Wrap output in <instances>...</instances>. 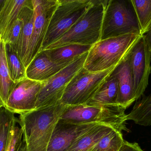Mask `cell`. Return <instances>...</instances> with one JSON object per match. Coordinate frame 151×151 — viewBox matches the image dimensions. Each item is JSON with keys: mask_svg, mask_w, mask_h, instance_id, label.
Instances as JSON below:
<instances>
[{"mask_svg": "<svg viewBox=\"0 0 151 151\" xmlns=\"http://www.w3.org/2000/svg\"><path fill=\"white\" fill-rule=\"evenodd\" d=\"M66 105L60 102L19 116L27 151H47L54 129Z\"/></svg>", "mask_w": 151, "mask_h": 151, "instance_id": "6da1fadb", "label": "cell"}, {"mask_svg": "<svg viewBox=\"0 0 151 151\" xmlns=\"http://www.w3.org/2000/svg\"><path fill=\"white\" fill-rule=\"evenodd\" d=\"M142 35L133 34L100 40L88 51L83 68L95 73L116 67Z\"/></svg>", "mask_w": 151, "mask_h": 151, "instance_id": "7a4b0ae2", "label": "cell"}, {"mask_svg": "<svg viewBox=\"0 0 151 151\" xmlns=\"http://www.w3.org/2000/svg\"><path fill=\"white\" fill-rule=\"evenodd\" d=\"M119 105L66 106L60 120L73 124H96L111 128L122 133L129 132L127 127V114Z\"/></svg>", "mask_w": 151, "mask_h": 151, "instance_id": "3957f363", "label": "cell"}, {"mask_svg": "<svg viewBox=\"0 0 151 151\" xmlns=\"http://www.w3.org/2000/svg\"><path fill=\"white\" fill-rule=\"evenodd\" d=\"M107 0L93 1L87 11L59 40L45 50L70 44L93 45L100 40L105 8Z\"/></svg>", "mask_w": 151, "mask_h": 151, "instance_id": "277c9868", "label": "cell"}, {"mask_svg": "<svg viewBox=\"0 0 151 151\" xmlns=\"http://www.w3.org/2000/svg\"><path fill=\"white\" fill-rule=\"evenodd\" d=\"M133 34L141 35L132 1L107 0L100 40Z\"/></svg>", "mask_w": 151, "mask_h": 151, "instance_id": "5b68a950", "label": "cell"}, {"mask_svg": "<svg viewBox=\"0 0 151 151\" xmlns=\"http://www.w3.org/2000/svg\"><path fill=\"white\" fill-rule=\"evenodd\" d=\"M92 1L93 0H58L41 51L62 38L87 11Z\"/></svg>", "mask_w": 151, "mask_h": 151, "instance_id": "8992f818", "label": "cell"}, {"mask_svg": "<svg viewBox=\"0 0 151 151\" xmlns=\"http://www.w3.org/2000/svg\"><path fill=\"white\" fill-rule=\"evenodd\" d=\"M115 68L93 73L83 67L68 83L61 103L66 106L85 104Z\"/></svg>", "mask_w": 151, "mask_h": 151, "instance_id": "52a82bcc", "label": "cell"}, {"mask_svg": "<svg viewBox=\"0 0 151 151\" xmlns=\"http://www.w3.org/2000/svg\"><path fill=\"white\" fill-rule=\"evenodd\" d=\"M88 53L83 54L53 77L42 82L35 110L52 106L61 102L68 83L83 67Z\"/></svg>", "mask_w": 151, "mask_h": 151, "instance_id": "ba28073f", "label": "cell"}, {"mask_svg": "<svg viewBox=\"0 0 151 151\" xmlns=\"http://www.w3.org/2000/svg\"><path fill=\"white\" fill-rule=\"evenodd\" d=\"M34 11L32 34L24 66L27 68L41 51L50 21L58 4V0H32Z\"/></svg>", "mask_w": 151, "mask_h": 151, "instance_id": "9c48e42d", "label": "cell"}, {"mask_svg": "<svg viewBox=\"0 0 151 151\" xmlns=\"http://www.w3.org/2000/svg\"><path fill=\"white\" fill-rule=\"evenodd\" d=\"M136 100L143 95L151 71V51L142 35L129 54Z\"/></svg>", "mask_w": 151, "mask_h": 151, "instance_id": "30bf717a", "label": "cell"}, {"mask_svg": "<svg viewBox=\"0 0 151 151\" xmlns=\"http://www.w3.org/2000/svg\"><path fill=\"white\" fill-rule=\"evenodd\" d=\"M42 82L27 77L15 83L4 108L13 114H24L35 110Z\"/></svg>", "mask_w": 151, "mask_h": 151, "instance_id": "8fae6325", "label": "cell"}, {"mask_svg": "<svg viewBox=\"0 0 151 151\" xmlns=\"http://www.w3.org/2000/svg\"><path fill=\"white\" fill-rule=\"evenodd\" d=\"M97 125L73 124L59 120L54 129L47 151H65L76 138Z\"/></svg>", "mask_w": 151, "mask_h": 151, "instance_id": "7c38bea8", "label": "cell"}, {"mask_svg": "<svg viewBox=\"0 0 151 151\" xmlns=\"http://www.w3.org/2000/svg\"><path fill=\"white\" fill-rule=\"evenodd\" d=\"M111 74L119 82L117 105L126 110L136 100L129 54Z\"/></svg>", "mask_w": 151, "mask_h": 151, "instance_id": "4fadbf2b", "label": "cell"}, {"mask_svg": "<svg viewBox=\"0 0 151 151\" xmlns=\"http://www.w3.org/2000/svg\"><path fill=\"white\" fill-rule=\"evenodd\" d=\"M70 64H57L52 61L44 51H42L36 55L27 68V77L43 82Z\"/></svg>", "mask_w": 151, "mask_h": 151, "instance_id": "5bb4252c", "label": "cell"}, {"mask_svg": "<svg viewBox=\"0 0 151 151\" xmlns=\"http://www.w3.org/2000/svg\"><path fill=\"white\" fill-rule=\"evenodd\" d=\"M31 0H4L0 9V34L5 43L8 40L12 26L22 9Z\"/></svg>", "mask_w": 151, "mask_h": 151, "instance_id": "9a60e30c", "label": "cell"}, {"mask_svg": "<svg viewBox=\"0 0 151 151\" xmlns=\"http://www.w3.org/2000/svg\"><path fill=\"white\" fill-rule=\"evenodd\" d=\"M20 14L24 24L15 51L24 65L33 29L34 11L32 0L22 9Z\"/></svg>", "mask_w": 151, "mask_h": 151, "instance_id": "2e32d148", "label": "cell"}, {"mask_svg": "<svg viewBox=\"0 0 151 151\" xmlns=\"http://www.w3.org/2000/svg\"><path fill=\"white\" fill-rule=\"evenodd\" d=\"M118 92L119 82L116 77L111 73L85 105L91 106L118 105Z\"/></svg>", "mask_w": 151, "mask_h": 151, "instance_id": "e0dca14e", "label": "cell"}, {"mask_svg": "<svg viewBox=\"0 0 151 151\" xmlns=\"http://www.w3.org/2000/svg\"><path fill=\"white\" fill-rule=\"evenodd\" d=\"M92 45L70 44L51 49L44 50L54 62L59 64H70L83 54L88 52Z\"/></svg>", "mask_w": 151, "mask_h": 151, "instance_id": "ac0fdd59", "label": "cell"}, {"mask_svg": "<svg viewBox=\"0 0 151 151\" xmlns=\"http://www.w3.org/2000/svg\"><path fill=\"white\" fill-rule=\"evenodd\" d=\"M113 129L97 125L76 138L65 151H91L99 141Z\"/></svg>", "mask_w": 151, "mask_h": 151, "instance_id": "d6986e66", "label": "cell"}, {"mask_svg": "<svg viewBox=\"0 0 151 151\" xmlns=\"http://www.w3.org/2000/svg\"><path fill=\"white\" fill-rule=\"evenodd\" d=\"M14 114L3 107L0 111V151H7L12 143L17 122Z\"/></svg>", "mask_w": 151, "mask_h": 151, "instance_id": "ffe728a7", "label": "cell"}, {"mask_svg": "<svg viewBox=\"0 0 151 151\" xmlns=\"http://www.w3.org/2000/svg\"><path fill=\"white\" fill-rule=\"evenodd\" d=\"M15 83L10 75L6 52V44L0 40V98L5 105Z\"/></svg>", "mask_w": 151, "mask_h": 151, "instance_id": "44dd1931", "label": "cell"}, {"mask_svg": "<svg viewBox=\"0 0 151 151\" xmlns=\"http://www.w3.org/2000/svg\"><path fill=\"white\" fill-rule=\"evenodd\" d=\"M127 121L144 126L151 125V94L143 96L135 104L131 111L127 115Z\"/></svg>", "mask_w": 151, "mask_h": 151, "instance_id": "7402d4cb", "label": "cell"}, {"mask_svg": "<svg viewBox=\"0 0 151 151\" xmlns=\"http://www.w3.org/2000/svg\"><path fill=\"white\" fill-rule=\"evenodd\" d=\"M137 17L142 35L151 27V0H131Z\"/></svg>", "mask_w": 151, "mask_h": 151, "instance_id": "603a6c76", "label": "cell"}, {"mask_svg": "<svg viewBox=\"0 0 151 151\" xmlns=\"http://www.w3.org/2000/svg\"><path fill=\"white\" fill-rule=\"evenodd\" d=\"M124 141L122 133L112 129L99 141L91 151H119Z\"/></svg>", "mask_w": 151, "mask_h": 151, "instance_id": "cb8c5ba5", "label": "cell"}, {"mask_svg": "<svg viewBox=\"0 0 151 151\" xmlns=\"http://www.w3.org/2000/svg\"><path fill=\"white\" fill-rule=\"evenodd\" d=\"M6 52L10 75L15 83L26 78V69L13 49L6 44Z\"/></svg>", "mask_w": 151, "mask_h": 151, "instance_id": "d4e9b609", "label": "cell"}, {"mask_svg": "<svg viewBox=\"0 0 151 151\" xmlns=\"http://www.w3.org/2000/svg\"><path fill=\"white\" fill-rule=\"evenodd\" d=\"M24 24V20L19 13L18 18L12 26L8 40L6 43V44L10 46L14 51L19 39Z\"/></svg>", "mask_w": 151, "mask_h": 151, "instance_id": "484cf974", "label": "cell"}, {"mask_svg": "<svg viewBox=\"0 0 151 151\" xmlns=\"http://www.w3.org/2000/svg\"><path fill=\"white\" fill-rule=\"evenodd\" d=\"M119 151H144L141 149L136 142L130 143L124 141V143Z\"/></svg>", "mask_w": 151, "mask_h": 151, "instance_id": "4316f807", "label": "cell"}, {"mask_svg": "<svg viewBox=\"0 0 151 151\" xmlns=\"http://www.w3.org/2000/svg\"><path fill=\"white\" fill-rule=\"evenodd\" d=\"M148 47L151 51V27L146 33L144 35Z\"/></svg>", "mask_w": 151, "mask_h": 151, "instance_id": "83f0119b", "label": "cell"}, {"mask_svg": "<svg viewBox=\"0 0 151 151\" xmlns=\"http://www.w3.org/2000/svg\"><path fill=\"white\" fill-rule=\"evenodd\" d=\"M16 151H27L26 145L23 138L17 145Z\"/></svg>", "mask_w": 151, "mask_h": 151, "instance_id": "f1b7e54d", "label": "cell"}, {"mask_svg": "<svg viewBox=\"0 0 151 151\" xmlns=\"http://www.w3.org/2000/svg\"><path fill=\"white\" fill-rule=\"evenodd\" d=\"M3 107H4V105L3 103L2 102L0 98V111H1V110L2 109Z\"/></svg>", "mask_w": 151, "mask_h": 151, "instance_id": "f546056e", "label": "cell"}, {"mask_svg": "<svg viewBox=\"0 0 151 151\" xmlns=\"http://www.w3.org/2000/svg\"><path fill=\"white\" fill-rule=\"evenodd\" d=\"M4 0H0V9H1V8L2 5L3 4Z\"/></svg>", "mask_w": 151, "mask_h": 151, "instance_id": "4dcf8cb0", "label": "cell"}, {"mask_svg": "<svg viewBox=\"0 0 151 151\" xmlns=\"http://www.w3.org/2000/svg\"><path fill=\"white\" fill-rule=\"evenodd\" d=\"M1 39V34H0V40Z\"/></svg>", "mask_w": 151, "mask_h": 151, "instance_id": "1f68e13d", "label": "cell"}]
</instances>
